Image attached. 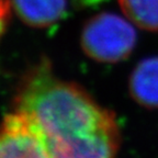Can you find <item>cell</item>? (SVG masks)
<instances>
[{
  "instance_id": "1",
  "label": "cell",
  "mask_w": 158,
  "mask_h": 158,
  "mask_svg": "<svg viewBox=\"0 0 158 158\" xmlns=\"http://www.w3.org/2000/svg\"><path fill=\"white\" fill-rule=\"evenodd\" d=\"M13 111L27 121L48 158H115L120 132L112 112L54 74L42 57L19 81Z\"/></svg>"
},
{
  "instance_id": "2",
  "label": "cell",
  "mask_w": 158,
  "mask_h": 158,
  "mask_svg": "<svg viewBox=\"0 0 158 158\" xmlns=\"http://www.w3.org/2000/svg\"><path fill=\"white\" fill-rule=\"evenodd\" d=\"M136 31L131 23L116 13L101 12L85 23L80 46L85 54L99 63H118L135 48Z\"/></svg>"
},
{
  "instance_id": "3",
  "label": "cell",
  "mask_w": 158,
  "mask_h": 158,
  "mask_svg": "<svg viewBox=\"0 0 158 158\" xmlns=\"http://www.w3.org/2000/svg\"><path fill=\"white\" fill-rule=\"evenodd\" d=\"M0 158H48L30 124L18 112L6 115L0 125Z\"/></svg>"
},
{
  "instance_id": "4",
  "label": "cell",
  "mask_w": 158,
  "mask_h": 158,
  "mask_svg": "<svg viewBox=\"0 0 158 158\" xmlns=\"http://www.w3.org/2000/svg\"><path fill=\"white\" fill-rule=\"evenodd\" d=\"M10 5L24 24L35 29L53 27L67 13V0H10Z\"/></svg>"
},
{
  "instance_id": "5",
  "label": "cell",
  "mask_w": 158,
  "mask_h": 158,
  "mask_svg": "<svg viewBox=\"0 0 158 158\" xmlns=\"http://www.w3.org/2000/svg\"><path fill=\"white\" fill-rule=\"evenodd\" d=\"M130 91L141 106L158 108V56L147 57L136 65L130 78Z\"/></svg>"
},
{
  "instance_id": "6",
  "label": "cell",
  "mask_w": 158,
  "mask_h": 158,
  "mask_svg": "<svg viewBox=\"0 0 158 158\" xmlns=\"http://www.w3.org/2000/svg\"><path fill=\"white\" fill-rule=\"evenodd\" d=\"M130 21L147 31H158V0H118Z\"/></svg>"
},
{
  "instance_id": "7",
  "label": "cell",
  "mask_w": 158,
  "mask_h": 158,
  "mask_svg": "<svg viewBox=\"0 0 158 158\" xmlns=\"http://www.w3.org/2000/svg\"><path fill=\"white\" fill-rule=\"evenodd\" d=\"M11 5L10 0H0V39L6 32L11 15Z\"/></svg>"
},
{
  "instance_id": "8",
  "label": "cell",
  "mask_w": 158,
  "mask_h": 158,
  "mask_svg": "<svg viewBox=\"0 0 158 158\" xmlns=\"http://www.w3.org/2000/svg\"><path fill=\"white\" fill-rule=\"evenodd\" d=\"M104 1H106V0H73V3L78 8H86L94 7V6L104 2Z\"/></svg>"
}]
</instances>
